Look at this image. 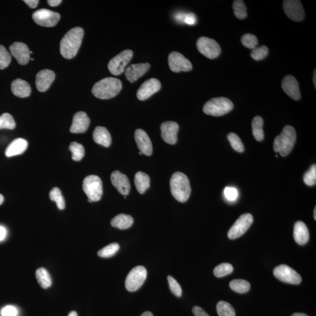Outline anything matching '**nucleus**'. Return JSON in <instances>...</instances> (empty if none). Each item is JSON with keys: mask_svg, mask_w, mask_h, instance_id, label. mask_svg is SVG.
<instances>
[{"mask_svg": "<svg viewBox=\"0 0 316 316\" xmlns=\"http://www.w3.org/2000/svg\"><path fill=\"white\" fill-rule=\"evenodd\" d=\"M84 36L83 29L75 27L71 29L64 36L60 45L61 54L67 60L73 58L81 46Z\"/></svg>", "mask_w": 316, "mask_h": 316, "instance_id": "1", "label": "nucleus"}, {"mask_svg": "<svg viewBox=\"0 0 316 316\" xmlns=\"http://www.w3.org/2000/svg\"><path fill=\"white\" fill-rule=\"evenodd\" d=\"M122 89V81L119 79L114 77H106L94 84L92 93L98 99H110L117 96Z\"/></svg>", "mask_w": 316, "mask_h": 316, "instance_id": "2", "label": "nucleus"}, {"mask_svg": "<svg viewBox=\"0 0 316 316\" xmlns=\"http://www.w3.org/2000/svg\"><path fill=\"white\" fill-rule=\"evenodd\" d=\"M171 193L176 200L181 203L188 201L191 193L190 180L187 175L180 172H175L171 179Z\"/></svg>", "mask_w": 316, "mask_h": 316, "instance_id": "3", "label": "nucleus"}, {"mask_svg": "<svg viewBox=\"0 0 316 316\" xmlns=\"http://www.w3.org/2000/svg\"><path fill=\"white\" fill-rule=\"evenodd\" d=\"M296 140V133L294 128L286 126L282 131L276 136L273 142V150L285 157L291 153Z\"/></svg>", "mask_w": 316, "mask_h": 316, "instance_id": "4", "label": "nucleus"}, {"mask_svg": "<svg viewBox=\"0 0 316 316\" xmlns=\"http://www.w3.org/2000/svg\"><path fill=\"white\" fill-rule=\"evenodd\" d=\"M234 104L226 97L214 98L204 104L203 112L207 115L220 117L229 113L233 109Z\"/></svg>", "mask_w": 316, "mask_h": 316, "instance_id": "5", "label": "nucleus"}, {"mask_svg": "<svg viewBox=\"0 0 316 316\" xmlns=\"http://www.w3.org/2000/svg\"><path fill=\"white\" fill-rule=\"evenodd\" d=\"M83 190L88 199L92 202L99 201L103 193L102 179L96 175L88 176L84 179Z\"/></svg>", "mask_w": 316, "mask_h": 316, "instance_id": "6", "label": "nucleus"}, {"mask_svg": "<svg viewBox=\"0 0 316 316\" xmlns=\"http://www.w3.org/2000/svg\"><path fill=\"white\" fill-rule=\"evenodd\" d=\"M147 271L144 266H137L133 268L127 275L126 288L129 292H135L141 287L145 281Z\"/></svg>", "mask_w": 316, "mask_h": 316, "instance_id": "7", "label": "nucleus"}, {"mask_svg": "<svg viewBox=\"0 0 316 316\" xmlns=\"http://www.w3.org/2000/svg\"><path fill=\"white\" fill-rule=\"evenodd\" d=\"M132 57L133 52L129 50L124 51L117 55L109 63L108 67L110 73L116 76L122 74Z\"/></svg>", "mask_w": 316, "mask_h": 316, "instance_id": "8", "label": "nucleus"}, {"mask_svg": "<svg viewBox=\"0 0 316 316\" xmlns=\"http://www.w3.org/2000/svg\"><path fill=\"white\" fill-rule=\"evenodd\" d=\"M198 51L204 56L213 60L221 54V49L219 44L213 39L201 37L197 41Z\"/></svg>", "mask_w": 316, "mask_h": 316, "instance_id": "9", "label": "nucleus"}, {"mask_svg": "<svg viewBox=\"0 0 316 316\" xmlns=\"http://www.w3.org/2000/svg\"><path fill=\"white\" fill-rule=\"evenodd\" d=\"M253 218L252 214L246 213L242 214L237 220L228 233L230 239L234 240L242 236L249 229L253 223Z\"/></svg>", "mask_w": 316, "mask_h": 316, "instance_id": "10", "label": "nucleus"}, {"mask_svg": "<svg viewBox=\"0 0 316 316\" xmlns=\"http://www.w3.org/2000/svg\"><path fill=\"white\" fill-rule=\"evenodd\" d=\"M36 24L45 27H55L60 21L61 16L59 13L50 9H40L32 15Z\"/></svg>", "mask_w": 316, "mask_h": 316, "instance_id": "11", "label": "nucleus"}, {"mask_svg": "<svg viewBox=\"0 0 316 316\" xmlns=\"http://www.w3.org/2000/svg\"><path fill=\"white\" fill-rule=\"evenodd\" d=\"M273 275L281 282L298 285L302 282L301 276L291 267L286 265L276 266L273 270Z\"/></svg>", "mask_w": 316, "mask_h": 316, "instance_id": "12", "label": "nucleus"}, {"mask_svg": "<svg viewBox=\"0 0 316 316\" xmlns=\"http://www.w3.org/2000/svg\"><path fill=\"white\" fill-rule=\"evenodd\" d=\"M286 15L294 21H302L305 18V11L302 3L298 0H286L283 2Z\"/></svg>", "mask_w": 316, "mask_h": 316, "instance_id": "13", "label": "nucleus"}, {"mask_svg": "<svg viewBox=\"0 0 316 316\" xmlns=\"http://www.w3.org/2000/svg\"><path fill=\"white\" fill-rule=\"evenodd\" d=\"M169 67L174 72L189 71L192 69V64L187 58L177 52H172L168 58Z\"/></svg>", "mask_w": 316, "mask_h": 316, "instance_id": "14", "label": "nucleus"}, {"mask_svg": "<svg viewBox=\"0 0 316 316\" xmlns=\"http://www.w3.org/2000/svg\"><path fill=\"white\" fill-rule=\"evenodd\" d=\"M160 81L155 78H152L145 81L138 90L137 96L139 100L144 101L148 99L153 94L158 92L161 89Z\"/></svg>", "mask_w": 316, "mask_h": 316, "instance_id": "15", "label": "nucleus"}, {"mask_svg": "<svg viewBox=\"0 0 316 316\" xmlns=\"http://www.w3.org/2000/svg\"><path fill=\"white\" fill-rule=\"evenodd\" d=\"M178 124L174 122L163 123L161 126V136L165 142L174 145L178 140Z\"/></svg>", "mask_w": 316, "mask_h": 316, "instance_id": "16", "label": "nucleus"}, {"mask_svg": "<svg viewBox=\"0 0 316 316\" xmlns=\"http://www.w3.org/2000/svg\"><path fill=\"white\" fill-rule=\"evenodd\" d=\"M9 51L19 64H27L30 60V51L27 45L22 42H15L9 47Z\"/></svg>", "mask_w": 316, "mask_h": 316, "instance_id": "17", "label": "nucleus"}, {"mask_svg": "<svg viewBox=\"0 0 316 316\" xmlns=\"http://www.w3.org/2000/svg\"><path fill=\"white\" fill-rule=\"evenodd\" d=\"M282 87L286 94L295 100H299L301 98L298 81L296 78L288 75L282 80Z\"/></svg>", "mask_w": 316, "mask_h": 316, "instance_id": "18", "label": "nucleus"}, {"mask_svg": "<svg viewBox=\"0 0 316 316\" xmlns=\"http://www.w3.org/2000/svg\"><path fill=\"white\" fill-rule=\"evenodd\" d=\"M111 181L120 193L124 195L129 194L131 185L128 177L126 175L123 174L119 171H114L111 175Z\"/></svg>", "mask_w": 316, "mask_h": 316, "instance_id": "19", "label": "nucleus"}, {"mask_svg": "<svg viewBox=\"0 0 316 316\" xmlns=\"http://www.w3.org/2000/svg\"><path fill=\"white\" fill-rule=\"evenodd\" d=\"M90 124V120L85 112H77L73 117L70 131L74 133H84L89 128Z\"/></svg>", "mask_w": 316, "mask_h": 316, "instance_id": "20", "label": "nucleus"}, {"mask_svg": "<svg viewBox=\"0 0 316 316\" xmlns=\"http://www.w3.org/2000/svg\"><path fill=\"white\" fill-rule=\"evenodd\" d=\"M135 139L139 151L146 156L151 155L153 148L151 139L147 133L142 129H137L135 132Z\"/></svg>", "mask_w": 316, "mask_h": 316, "instance_id": "21", "label": "nucleus"}, {"mask_svg": "<svg viewBox=\"0 0 316 316\" xmlns=\"http://www.w3.org/2000/svg\"><path fill=\"white\" fill-rule=\"evenodd\" d=\"M55 74L50 69L39 71L36 77V86L41 92H46L55 80Z\"/></svg>", "mask_w": 316, "mask_h": 316, "instance_id": "22", "label": "nucleus"}, {"mask_svg": "<svg viewBox=\"0 0 316 316\" xmlns=\"http://www.w3.org/2000/svg\"><path fill=\"white\" fill-rule=\"evenodd\" d=\"M150 65L148 63L133 64L126 70L127 80L130 82H135L139 78L145 74L149 70Z\"/></svg>", "mask_w": 316, "mask_h": 316, "instance_id": "23", "label": "nucleus"}, {"mask_svg": "<svg viewBox=\"0 0 316 316\" xmlns=\"http://www.w3.org/2000/svg\"><path fill=\"white\" fill-rule=\"evenodd\" d=\"M293 236L295 242L299 245L304 246L308 243L309 240V231L305 223L301 221L295 223Z\"/></svg>", "mask_w": 316, "mask_h": 316, "instance_id": "24", "label": "nucleus"}, {"mask_svg": "<svg viewBox=\"0 0 316 316\" xmlns=\"http://www.w3.org/2000/svg\"><path fill=\"white\" fill-rule=\"evenodd\" d=\"M28 147V142L23 138L15 139L11 142L5 150V155L11 157L23 154Z\"/></svg>", "mask_w": 316, "mask_h": 316, "instance_id": "25", "label": "nucleus"}, {"mask_svg": "<svg viewBox=\"0 0 316 316\" xmlns=\"http://www.w3.org/2000/svg\"><path fill=\"white\" fill-rule=\"evenodd\" d=\"M11 91L15 96L25 98L28 97L31 93V88L27 81L17 79L12 81Z\"/></svg>", "mask_w": 316, "mask_h": 316, "instance_id": "26", "label": "nucleus"}, {"mask_svg": "<svg viewBox=\"0 0 316 316\" xmlns=\"http://www.w3.org/2000/svg\"><path fill=\"white\" fill-rule=\"evenodd\" d=\"M93 139L97 144L109 147L112 144V136L105 127L97 126L93 132Z\"/></svg>", "mask_w": 316, "mask_h": 316, "instance_id": "27", "label": "nucleus"}, {"mask_svg": "<svg viewBox=\"0 0 316 316\" xmlns=\"http://www.w3.org/2000/svg\"><path fill=\"white\" fill-rule=\"evenodd\" d=\"M133 223V218L125 214H120L111 221V224L114 227L121 230L128 229L132 226Z\"/></svg>", "mask_w": 316, "mask_h": 316, "instance_id": "28", "label": "nucleus"}, {"mask_svg": "<svg viewBox=\"0 0 316 316\" xmlns=\"http://www.w3.org/2000/svg\"><path fill=\"white\" fill-rule=\"evenodd\" d=\"M134 183L139 193L144 194L150 187L149 177L145 173L138 172L135 176Z\"/></svg>", "mask_w": 316, "mask_h": 316, "instance_id": "29", "label": "nucleus"}, {"mask_svg": "<svg viewBox=\"0 0 316 316\" xmlns=\"http://www.w3.org/2000/svg\"><path fill=\"white\" fill-rule=\"evenodd\" d=\"M263 120L261 117H254L252 122L253 133L254 138L258 141H262L264 138L263 130Z\"/></svg>", "mask_w": 316, "mask_h": 316, "instance_id": "30", "label": "nucleus"}, {"mask_svg": "<svg viewBox=\"0 0 316 316\" xmlns=\"http://www.w3.org/2000/svg\"><path fill=\"white\" fill-rule=\"evenodd\" d=\"M36 278L42 288L48 289L52 285L51 277L46 269H38L36 271Z\"/></svg>", "mask_w": 316, "mask_h": 316, "instance_id": "31", "label": "nucleus"}, {"mask_svg": "<svg viewBox=\"0 0 316 316\" xmlns=\"http://www.w3.org/2000/svg\"><path fill=\"white\" fill-rule=\"evenodd\" d=\"M230 286L233 291L239 293L249 292L251 288L250 283L244 279L233 280L230 283Z\"/></svg>", "mask_w": 316, "mask_h": 316, "instance_id": "32", "label": "nucleus"}, {"mask_svg": "<svg viewBox=\"0 0 316 316\" xmlns=\"http://www.w3.org/2000/svg\"><path fill=\"white\" fill-rule=\"evenodd\" d=\"M217 312L219 316H236V312L233 306L225 301L218 303Z\"/></svg>", "mask_w": 316, "mask_h": 316, "instance_id": "33", "label": "nucleus"}, {"mask_svg": "<svg viewBox=\"0 0 316 316\" xmlns=\"http://www.w3.org/2000/svg\"><path fill=\"white\" fill-rule=\"evenodd\" d=\"M233 7L236 17L240 19L247 17V8L245 2L242 0H236L233 2Z\"/></svg>", "mask_w": 316, "mask_h": 316, "instance_id": "34", "label": "nucleus"}, {"mask_svg": "<svg viewBox=\"0 0 316 316\" xmlns=\"http://www.w3.org/2000/svg\"><path fill=\"white\" fill-rule=\"evenodd\" d=\"M70 151L72 154V159L74 161H80L85 154L84 146L76 142H71L69 146Z\"/></svg>", "mask_w": 316, "mask_h": 316, "instance_id": "35", "label": "nucleus"}, {"mask_svg": "<svg viewBox=\"0 0 316 316\" xmlns=\"http://www.w3.org/2000/svg\"><path fill=\"white\" fill-rule=\"evenodd\" d=\"M120 246L117 243H112L109 245L103 248L98 252V255L102 258H110L115 255L119 252Z\"/></svg>", "mask_w": 316, "mask_h": 316, "instance_id": "36", "label": "nucleus"}, {"mask_svg": "<svg viewBox=\"0 0 316 316\" xmlns=\"http://www.w3.org/2000/svg\"><path fill=\"white\" fill-rule=\"evenodd\" d=\"M51 200L56 202L58 208L60 210H63L65 208L64 197L60 189L54 188L50 193Z\"/></svg>", "mask_w": 316, "mask_h": 316, "instance_id": "37", "label": "nucleus"}, {"mask_svg": "<svg viewBox=\"0 0 316 316\" xmlns=\"http://www.w3.org/2000/svg\"><path fill=\"white\" fill-rule=\"evenodd\" d=\"M233 266L229 263H223L214 269V274L217 278L226 276L233 272Z\"/></svg>", "mask_w": 316, "mask_h": 316, "instance_id": "38", "label": "nucleus"}, {"mask_svg": "<svg viewBox=\"0 0 316 316\" xmlns=\"http://www.w3.org/2000/svg\"><path fill=\"white\" fill-rule=\"evenodd\" d=\"M15 122L13 117L8 113H4L0 116V129H13L15 127Z\"/></svg>", "mask_w": 316, "mask_h": 316, "instance_id": "39", "label": "nucleus"}, {"mask_svg": "<svg viewBox=\"0 0 316 316\" xmlns=\"http://www.w3.org/2000/svg\"><path fill=\"white\" fill-rule=\"evenodd\" d=\"M228 139L233 148L238 152L242 153L244 151L243 143L236 133L231 132L228 135Z\"/></svg>", "mask_w": 316, "mask_h": 316, "instance_id": "40", "label": "nucleus"}, {"mask_svg": "<svg viewBox=\"0 0 316 316\" xmlns=\"http://www.w3.org/2000/svg\"><path fill=\"white\" fill-rule=\"evenodd\" d=\"M11 57L10 54L6 48L0 45V69H4L11 63Z\"/></svg>", "mask_w": 316, "mask_h": 316, "instance_id": "41", "label": "nucleus"}, {"mask_svg": "<svg viewBox=\"0 0 316 316\" xmlns=\"http://www.w3.org/2000/svg\"><path fill=\"white\" fill-rule=\"evenodd\" d=\"M242 42L244 47L251 50H254L258 45V39L255 35L247 34L243 36Z\"/></svg>", "mask_w": 316, "mask_h": 316, "instance_id": "42", "label": "nucleus"}, {"mask_svg": "<svg viewBox=\"0 0 316 316\" xmlns=\"http://www.w3.org/2000/svg\"><path fill=\"white\" fill-rule=\"evenodd\" d=\"M304 180L306 185L312 187L316 184V165H313L310 169L306 172Z\"/></svg>", "mask_w": 316, "mask_h": 316, "instance_id": "43", "label": "nucleus"}, {"mask_svg": "<svg viewBox=\"0 0 316 316\" xmlns=\"http://www.w3.org/2000/svg\"><path fill=\"white\" fill-rule=\"evenodd\" d=\"M268 48L265 45L258 48H255L253 50L251 56L253 60L255 61H260L265 59L268 55Z\"/></svg>", "mask_w": 316, "mask_h": 316, "instance_id": "44", "label": "nucleus"}, {"mask_svg": "<svg viewBox=\"0 0 316 316\" xmlns=\"http://www.w3.org/2000/svg\"><path fill=\"white\" fill-rule=\"evenodd\" d=\"M168 281L171 291L177 297H181L182 290L181 285L179 284L177 281H176L174 278L171 276H168Z\"/></svg>", "mask_w": 316, "mask_h": 316, "instance_id": "45", "label": "nucleus"}, {"mask_svg": "<svg viewBox=\"0 0 316 316\" xmlns=\"http://www.w3.org/2000/svg\"><path fill=\"white\" fill-rule=\"evenodd\" d=\"M179 21H182L185 22L189 25H194L196 23V17L193 14H180L177 15L176 17Z\"/></svg>", "mask_w": 316, "mask_h": 316, "instance_id": "46", "label": "nucleus"}, {"mask_svg": "<svg viewBox=\"0 0 316 316\" xmlns=\"http://www.w3.org/2000/svg\"><path fill=\"white\" fill-rule=\"evenodd\" d=\"M224 195L228 200L234 201L238 197V191L236 188L227 187L224 190Z\"/></svg>", "mask_w": 316, "mask_h": 316, "instance_id": "47", "label": "nucleus"}, {"mask_svg": "<svg viewBox=\"0 0 316 316\" xmlns=\"http://www.w3.org/2000/svg\"><path fill=\"white\" fill-rule=\"evenodd\" d=\"M17 309L12 306H6L1 311L2 316H17Z\"/></svg>", "mask_w": 316, "mask_h": 316, "instance_id": "48", "label": "nucleus"}, {"mask_svg": "<svg viewBox=\"0 0 316 316\" xmlns=\"http://www.w3.org/2000/svg\"><path fill=\"white\" fill-rule=\"evenodd\" d=\"M193 312L195 316H210L199 306H194L193 308Z\"/></svg>", "mask_w": 316, "mask_h": 316, "instance_id": "49", "label": "nucleus"}, {"mask_svg": "<svg viewBox=\"0 0 316 316\" xmlns=\"http://www.w3.org/2000/svg\"><path fill=\"white\" fill-rule=\"evenodd\" d=\"M24 1L31 8L37 7L39 3L38 0H25Z\"/></svg>", "mask_w": 316, "mask_h": 316, "instance_id": "50", "label": "nucleus"}, {"mask_svg": "<svg viewBox=\"0 0 316 316\" xmlns=\"http://www.w3.org/2000/svg\"><path fill=\"white\" fill-rule=\"evenodd\" d=\"M63 2L61 0H49L48 1V4L51 6H57L61 4V3Z\"/></svg>", "mask_w": 316, "mask_h": 316, "instance_id": "51", "label": "nucleus"}, {"mask_svg": "<svg viewBox=\"0 0 316 316\" xmlns=\"http://www.w3.org/2000/svg\"><path fill=\"white\" fill-rule=\"evenodd\" d=\"M6 234V231L5 228L0 226V242L5 239Z\"/></svg>", "mask_w": 316, "mask_h": 316, "instance_id": "52", "label": "nucleus"}, {"mask_svg": "<svg viewBox=\"0 0 316 316\" xmlns=\"http://www.w3.org/2000/svg\"><path fill=\"white\" fill-rule=\"evenodd\" d=\"M291 316H309L305 314H302V313H296V314H293Z\"/></svg>", "mask_w": 316, "mask_h": 316, "instance_id": "53", "label": "nucleus"}, {"mask_svg": "<svg viewBox=\"0 0 316 316\" xmlns=\"http://www.w3.org/2000/svg\"><path fill=\"white\" fill-rule=\"evenodd\" d=\"M141 316H154L151 312H145Z\"/></svg>", "mask_w": 316, "mask_h": 316, "instance_id": "54", "label": "nucleus"}, {"mask_svg": "<svg viewBox=\"0 0 316 316\" xmlns=\"http://www.w3.org/2000/svg\"><path fill=\"white\" fill-rule=\"evenodd\" d=\"M68 316H77V314L76 312L72 311L69 313V315Z\"/></svg>", "mask_w": 316, "mask_h": 316, "instance_id": "55", "label": "nucleus"}, {"mask_svg": "<svg viewBox=\"0 0 316 316\" xmlns=\"http://www.w3.org/2000/svg\"><path fill=\"white\" fill-rule=\"evenodd\" d=\"M316 69L314 71V85L315 87V89H316Z\"/></svg>", "mask_w": 316, "mask_h": 316, "instance_id": "56", "label": "nucleus"}, {"mask_svg": "<svg viewBox=\"0 0 316 316\" xmlns=\"http://www.w3.org/2000/svg\"><path fill=\"white\" fill-rule=\"evenodd\" d=\"M4 197H3V195L1 194H0V205L2 204L3 202H4Z\"/></svg>", "mask_w": 316, "mask_h": 316, "instance_id": "57", "label": "nucleus"}, {"mask_svg": "<svg viewBox=\"0 0 316 316\" xmlns=\"http://www.w3.org/2000/svg\"><path fill=\"white\" fill-rule=\"evenodd\" d=\"M314 219L315 220H316V207L314 210Z\"/></svg>", "mask_w": 316, "mask_h": 316, "instance_id": "58", "label": "nucleus"}, {"mask_svg": "<svg viewBox=\"0 0 316 316\" xmlns=\"http://www.w3.org/2000/svg\"><path fill=\"white\" fill-rule=\"evenodd\" d=\"M139 154L140 155H142V154H142V153L141 152H140V151H139Z\"/></svg>", "mask_w": 316, "mask_h": 316, "instance_id": "59", "label": "nucleus"}]
</instances>
